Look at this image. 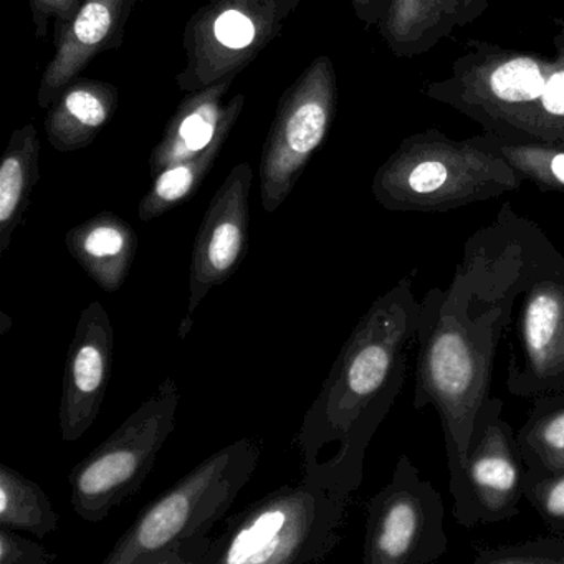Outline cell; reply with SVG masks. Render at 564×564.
Listing matches in <instances>:
<instances>
[{
  "label": "cell",
  "mask_w": 564,
  "mask_h": 564,
  "mask_svg": "<svg viewBox=\"0 0 564 564\" xmlns=\"http://www.w3.org/2000/svg\"><path fill=\"white\" fill-rule=\"evenodd\" d=\"M302 0H209L184 28L183 94L242 74L285 29Z\"/></svg>",
  "instance_id": "cell-9"
},
{
  "label": "cell",
  "mask_w": 564,
  "mask_h": 564,
  "mask_svg": "<svg viewBox=\"0 0 564 564\" xmlns=\"http://www.w3.org/2000/svg\"><path fill=\"white\" fill-rule=\"evenodd\" d=\"M134 6L137 0H82L70 21L54 31V55L42 74L39 107L47 110L98 55L123 45Z\"/></svg>",
  "instance_id": "cell-15"
},
{
  "label": "cell",
  "mask_w": 564,
  "mask_h": 564,
  "mask_svg": "<svg viewBox=\"0 0 564 564\" xmlns=\"http://www.w3.org/2000/svg\"><path fill=\"white\" fill-rule=\"evenodd\" d=\"M474 564H564V536L551 534L520 543L481 546Z\"/></svg>",
  "instance_id": "cell-26"
},
{
  "label": "cell",
  "mask_w": 564,
  "mask_h": 564,
  "mask_svg": "<svg viewBox=\"0 0 564 564\" xmlns=\"http://www.w3.org/2000/svg\"><path fill=\"white\" fill-rule=\"evenodd\" d=\"M523 497L536 510L551 533L564 536V470L547 471L527 467Z\"/></svg>",
  "instance_id": "cell-25"
},
{
  "label": "cell",
  "mask_w": 564,
  "mask_h": 564,
  "mask_svg": "<svg viewBox=\"0 0 564 564\" xmlns=\"http://www.w3.org/2000/svg\"><path fill=\"white\" fill-rule=\"evenodd\" d=\"M445 505L409 455L366 507L365 564H431L447 551Z\"/></svg>",
  "instance_id": "cell-11"
},
{
  "label": "cell",
  "mask_w": 564,
  "mask_h": 564,
  "mask_svg": "<svg viewBox=\"0 0 564 564\" xmlns=\"http://www.w3.org/2000/svg\"><path fill=\"white\" fill-rule=\"evenodd\" d=\"M260 455V442L243 437L204 458L138 513L104 564H203L210 531L249 484Z\"/></svg>",
  "instance_id": "cell-4"
},
{
  "label": "cell",
  "mask_w": 564,
  "mask_h": 564,
  "mask_svg": "<svg viewBox=\"0 0 564 564\" xmlns=\"http://www.w3.org/2000/svg\"><path fill=\"white\" fill-rule=\"evenodd\" d=\"M351 495L303 480L253 501L210 538L203 564H310L343 541Z\"/></svg>",
  "instance_id": "cell-6"
},
{
  "label": "cell",
  "mask_w": 564,
  "mask_h": 564,
  "mask_svg": "<svg viewBox=\"0 0 564 564\" xmlns=\"http://www.w3.org/2000/svg\"><path fill=\"white\" fill-rule=\"evenodd\" d=\"M536 227L505 203L468 237L447 289L434 286L419 300L414 408L434 405L441 419L448 488L460 478L475 419L490 398L498 345L530 280Z\"/></svg>",
  "instance_id": "cell-1"
},
{
  "label": "cell",
  "mask_w": 564,
  "mask_h": 564,
  "mask_svg": "<svg viewBox=\"0 0 564 564\" xmlns=\"http://www.w3.org/2000/svg\"><path fill=\"white\" fill-rule=\"evenodd\" d=\"M514 312L507 389L518 398L564 392V256L540 226L531 275Z\"/></svg>",
  "instance_id": "cell-8"
},
{
  "label": "cell",
  "mask_w": 564,
  "mask_h": 564,
  "mask_svg": "<svg viewBox=\"0 0 564 564\" xmlns=\"http://www.w3.org/2000/svg\"><path fill=\"white\" fill-rule=\"evenodd\" d=\"M57 553L28 540L8 527H0V564H52Z\"/></svg>",
  "instance_id": "cell-27"
},
{
  "label": "cell",
  "mask_w": 564,
  "mask_h": 564,
  "mask_svg": "<svg viewBox=\"0 0 564 564\" xmlns=\"http://www.w3.org/2000/svg\"><path fill=\"white\" fill-rule=\"evenodd\" d=\"M75 262L104 292L117 293L127 282L138 252V234L115 213H100L65 236Z\"/></svg>",
  "instance_id": "cell-17"
},
{
  "label": "cell",
  "mask_w": 564,
  "mask_h": 564,
  "mask_svg": "<svg viewBox=\"0 0 564 564\" xmlns=\"http://www.w3.org/2000/svg\"><path fill=\"white\" fill-rule=\"evenodd\" d=\"M80 4L82 0H29L35 37L39 41L47 37L52 21H54V31L67 24Z\"/></svg>",
  "instance_id": "cell-28"
},
{
  "label": "cell",
  "mask_w": 564,
  "mask_h": 564,
  "mask_svg": "<svg viewBox=\"0 0 564 564\" xmlns=\"http://www.w3.org/2000/svg\"><path fill=\"white\" fill-rule=\"evenodd\" d=\"M120 105V90L110 82L78 77L47 108L45 134L58 153L85 150L110 123Z\"/></svg>",
  "instance_id": "cell-18"
},
{
  "label": "cell",
  "mask_w": 564,
  "mask_h": 564,
  "mask_svg": "<svg viewBox=\"0 0 564 564\" xmlns=\"http://www.w3.org/2000/svg\"><path fill=\"white\" fill-rule=\"evenodd\" d=\"M517 441L527 467L564 470V392L533 399Z\"/></svg>",
  "instance_id": "cell-22"
},
{
  "label": "cell",
  "mask_w": 564,
  "mask_h": 564,
  "mask_svg": "<svg viewBox=\"0 0 564 564\" xmlns=\"http://www.w3.org/2000/svg\"><path fill=\"white\" fill-rule=\"evenodd\" d=\"M180 399L177 382L170 376L107 441L72 468L70 501L82 520L101 523L141 490L176 427Z\"/></svg>",
  "instance_id": "cell-7"
},
{
  "label": "cell",
  "mask_w": 564,
  "mask_h": 564,
  "mask_svg": "<svg viewBox=\"0 0 564 564\" xmlns=\"http://www.w3.org/2000/svg\"><path fill=\"white\" fill-rule=\"evenodd\" d=\"M501 411L503 401L498 398L481 405L460 478L451 487L452 514L464 528L500 523L520 513L527 465L517 432Z\"/></svg>",
  "instance_id": "cell-12"
},
{
  "label": "cell",
  "mask_w": 564,
  "mask_h": 564,
  "mask_svg": "<svg viewBox=\"0 0 564 564\" xmlns=\"http://www.w3.org/2000/svg\"><path fill=\"white\" fill-rule=\"evenodd\" d=\"M252 183L250 163L236 164L204 214L191 256L189 300L180 338L189 335L194 313L210 290L226 283L242 265L249 246Z\"/></svg>",
  "instance_id": "cell-13"
},
{
  "label": "cell",
  "mask_w": 564,
  "mask_h": 564,
  "mask_svg": "<svg viewBox=\"0 0 564 564\" xmlns=\"http://www.w3.org/2000/svg\"><path fill=\"white\" fill-rule=\"evenodd\" d=\"M338 108V78L328 55H319L286 88L260 156V200L273 214L286 199L313 154L325 143Z\"/></svg>",
  "instance_id": "cell-10"
},
{
  "label": "cell",
  "mask_w": 564,
  "mask_h": 564,
  "mask_svg": "<svg viewBox=\"0 0 564 564\" xmlns=\"http://www.w3.org/2000/svg\"><path fill=\"white\" fill-rule=\"evenodd\" d=\"M419 300L399 280L356 323L296 435L303 480L352 495L379 425L404 388Z\"/></svg>",
  "instance_id": "cell-2"
},
{
  "label": "cell",
  "mask_w": 564,
  "mask_h": 564,
  "mask_svg": "<svg viewBox=\"0 0 564 564\" xmlns=\"http://www.w3.org/2000/svg\"><path fill=\"white\" fill-rule=\"evenodd\" d=\"M0 527L47 538L58 528V514L37 481L0 464Z\"/></svg>",
  "instance_id": "cell-23"
},
{
  "label": "cell",
  "mask_w": 564,
  "mask_h": 564,
  "mask_svg": "<svg viewBox=\"0 0 564 564\" xmlns=\"http://www.w3.org/2000/svg\"><path fill=\"white\" fill-rule=\"evenodd\" d=\"M481 138L521 180L534 184L543 193H564V144L510 141L487 131Z\"/></svg>",
  "instance_id": "cell-24"
},
{
  "label": "cell",
  "mask_w": 564,
  "mask_h": 564,
  "mask_svg": "<svg viewBox=\"0 0 564 564\" xmlns=\"http://www.w3.org/2000/svg\"><path fill=\"white\" fill-rule=\"evenodd\" d=\"M349 4L366 31L378 28L382 15V0H349Z\"/></svg>",
  "instance_id": "cell-29"
},
{
  "label": "cell",
  "mask_w": 564,
  "mask_h": 564,
  "mask_svg": "<svg viewBox=\"0 0 564 564\" xmlns=\"http://www.w3.org/2000/svg\"><path fill=\"white\" fill-rule=\"evenodd\" d=\"M521 184L481 134L452 140L429 128L399 143L376 171L371 193L391 213H448L514 193Z\"/></svg>",
  "instance_id": "cell-5"
},
{
  "label": "cell",
  "mask_w": 564,
  "mask_h": 564,
  "mask_svg": "<svg viewBox=\"0 0 564 564\" xmlns=\"http://www.w3.org/2000/svg\"><path fill=\"white\" fill-rule=\"evenodd\" d=\"M41 181V140L34 124L12 131L0 160V253L8 252Z\"/></svg>",
  "instance_id": "cell-21"
},
{
  "label": "cell",
  "mask_w": 564,
  "mask_h": 564,
  "mask_svg": "<svg viewBox=\"0 0 564 564\" xmlns=\"http://www.w3.org/2000/svg\"><path fill=\"white\" fill-rule=\"evenodd\" d=\"M243 107H246V95H236L224 108L213 143L189 160L173 164L153 177L150 191L144 194L140 206H138V217L141 223H151V220L164 216L196 194L216 164L227 138L230 137L240 115H242Z\"/></svg>",
  "instance_id": "cell-20"
},
{
  "label": "cell",
  "mask_w": 564,
  "mask_h": 564,
  "mask_svg": "<svg viewBox=\"0 0 564 564\" xmlns=\"http://www.w3.org/2000/svg\"><path fill=\"white\" fill-rule=\"evenodd\" d=\"M488 6L490 0H382L376 29L394 57H421L474 24Z\"/></svg>",
  "instance_id": "cell-16"
},
{
  "label": "cell",
  "mask_w": 564,
  "mask_h": 564,
  "mask_svg": "<svg viewBox=\"0 0 564 564\" xmlns=\"http://www.w3.org/2000/svg\"><path fill=\"white\" fill-rule=\"evenodd\" d=\"M237 75L224 78L210 87L187 94L164 128L163 138L151 151L150 174L156 177L166 167L189 160L213 143L223 118L224 97L236 82Z\"/></svg>",
  "instance_id": "cell-19"
},
{
  "label": "cell",
  "mask_w": 564,
  "mask_h": 564,
  "mask_svg": "<svg viewBox=\"0 0 564 564\" xmlns=\"http://www.w3.org/2000/svg\"><path fill=\"white\" fill-rule=\"evenodd\" d=\"M553 45L550 58L471 39L422 95L505 140L564 144V21Z\"/></svg>",
  "instance_id": "cell-3"
},
{
  "label": "cell",
  "mask_w": 564,
  "mask_h": 564,
  "mask_svg": "<svg viewBox=\"0 0 564 564\" xmlns=\"http://www.w3.org/2000/svg\"><path fill=\"white\" fill-rule=\"evenodd\" d=\"M115 332L98 300L88 303L75 326L62 382L61 432L77 442L95 424L113 369Z\"/></svg>",
  "instance_id": "cell-14"
}]
</instances>
